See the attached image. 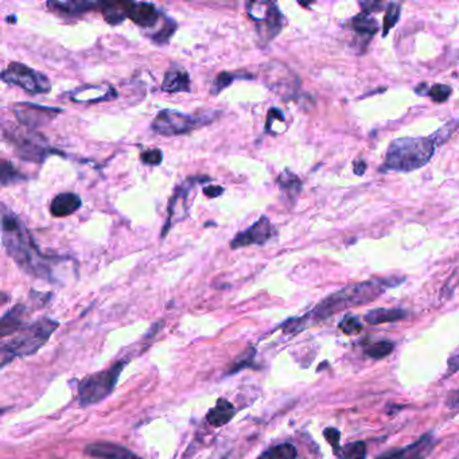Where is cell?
Wrapping results in <instances>:
<instances>
[{
    "instance_id": "8fae6325",
    "label": "cell",
    "mask_w": 459,
    "mask_h": 459,
    "mask_svg": "<svg viewBox=\"0 0 459 459\" xmlns=\"http://www.w3.org/2000/svg\"><path fill=\"white\" fill-rule=\"evenodd\" d=\"M197 178H189L185 182H182L172 194V200L169 202L167 208V221L165 224L163 232L160 233L162 237L167 234V232L172 230V225L182 218L188 216V209H189V195L192 193L194 186L197 185Z\"/></svg>"
},
{
    "instance_id": "83f0119b",
    "label": "cell",
    "mask_w": 459,
    "mask_h": 459,
    "mask_svg": "<svg viewBox=\"0 0 459 459\" xmlns=\"http://www.w3.org/2000/svg\"><path fill=\"white\" fill-rule=\"evenodd\" d=\"M416 92L419 95H428L435 103H444L449 100V97L451 96L453 89H451V86L443 85V84H435L431 88H427V85L421 84L419 85V88H416Z\"/></svg>"
},
{
    "instance_id": "1f68e13d",
    "label": "cell",
    "mask_w": 459,
    "mask_h": 459,
    "mask_svg": "<svg viewBox=\"0 0 459 459\" xmlns=\"http://www.w3.org/2000/svg\"><path fill=\"white\" fill-rule=\"evenodd\" d=\"M23 176L20 175V172L7 160H1L0 165V182L3 186H7L13 182L20 181Z\"/></svg>"
},
{
    "instance_id": "603a6c76",
    "label": "cell",
    "mask_w": 459,
    "mask_h": 459,
    "mask_svg": "<svg viewBox=\"0 0 459 459\" xmlns=\"http://www.w3.org/2000/svg\"><path fill=\"white\" fill-rule=\"evenodd\" d=\"M349 29L353 30L356 34L361 36V37H373L376 36V33L379 31V23L375 18H372L370 15L361 13L356 17H353L352 20H349L347 23Z\"/></svg>"
},
{
    "instance_id": "8992f818",
    "label": "cell",
    "mask_w": 459,
    "mask_h": 459,
    "mask_svg": "<svg viewBox=\"0 0 459 459\" xmlns=\"http://www.w3.org/2000/svg\"><path fill=\"white\" fill-rule=\"evenodd\" d=\"M247 13L255 20L260 47H266L271 40L276 38L285 26V17L275 3L249 1Z\"/></svg>"
},
{
    "instance_id": "f35d334b",
    "label": "cell",
    "mask_w": 459,
    "mask_h": 459,
    "mask_svg": "<svg viewBox=\"0 0 459 459\" xmlns=\"http://www.w3.org/2000/svg\"><path fill=\"white\" fill-rule=\"evenodd\" d=\"M324 435H325L326 440L331 444L334 453L338 451L340 447H341V446H340V438H341L340 431H338L337 428L329 427V428H326L325 431H324Z\"/></svg>"
},
{
    "instance_id": "ab89813d",
    "label": "cell",
    "mask_w": 459,
    "mask_h": 459,
    "mask_svg": "<svg viewBox=\"0 0 459 459\" xmlns=\"http://www.w3.org/2000/svg\"><path fill=\"white\" fill-rule=\"evenodd\" d=\"M285 120H286V117H285L282 111H279L278 108H272V110H269V112H268L267 115V123H266V131L269 133V130L272 128L273 123H276V121H279V123H285Z\"/></svg>"
},
{
    "instance_id": "5b68a950",
    "label": "cell",
    "mask_w": 459,
    "mask_h": 459,
    "mask_svg": "<svg viewBox=\"0 0 459 459\" xmlns=\"http://www.w3.org/2000/svg\"><path fill=\"white\" fill-rule=\"evenodd\" d=\"M127 363L128 360H121L107 370L97 372L95 375H89L84 377L78 384L80 404L82 407H86L103 402L105 398H108L112 393L119 380V376Z\"/></svg>"
},
{
    "instance_id": "ee69618b",
    "label": "cell",
    "mask_w": 459,
    "mask_h": 459,
    "mask_svg": "<svg viewBox=\"0 0 459 459\" xmlns=\"http://www.w3.org/2000/svg\"><path fill=\"white\" fill-rule=\"evenodd\" d=\"M223 192H224V189H223L221 186H216V185H211V186H206V188L204 189V193H205V195H206V197H209V198H214V197H218V195H221V194H223Z\"/></svg>"
},
{
    "instance_id": "d6a6232c",
    "label": "cell",
    "mask_w": 459,
    "mask_h": 459,
    "mask_svg": "<svg viewBox=\"0 0 459 459\" xmlns=\"http://www.w3.org/2000/svg\"><path fill=\"white\" fill-rule=\"evenodd\" d=\"M393 352V344L392 343H377V344L370 345L369 347H366L365 353L366 356H369L373 360H382L388 357L391 353Z\"/></svg>"
},
{
    "instance_id": "3957f363",
    "label": "cell",
    "mask_w": 459,
    "mask_h": 459,
    "mask_svg": "<svg viewBox=\"0 0 459 459\" xmlns=\"http://www.w3.org/2000/svg\"><path fill=\"white\" fill-rule=\"evenodd\" d=\"M438 143L428 137H400L393 140L385 153L382 172H411L426 166L437 151Z\"/></svg>"
},
{
    "instance_id": "b9f144b4",
    "label": "cell",
    "mask_w": 459,
    "mask_h": 459,
    "mask_svg": "<svg viewBox=\"0 0 459 459\" xmlns=\"http://www.w3.org/2000/svg\"><path fill=\"white\" fill-rule=\"evenodd\" d=\"M446 405L451 409H458L459 408V389L450 393V396L446 399Z\"/></svg>"
},
{
    "instance_id": "e0dca14e",
    "label": "cell",
    "mask_w": 459,
    "mask_h": 459,
    "mask_svg": "<svg viewBox=\"0 0 459 459\" xmlns=\"http://www.w3.org/2000/svg\"><path fill=\"white\" fill-rule=\"evenodd\" d=\"M115 96V89L111 85H88L73 91L70 98L77 103H100Z\"/></svg>"
},
{
    "instance_id": "5bb4252c",
    "label": "cell",
    "mask_w": 459,
    "mask_h": 459,
    "mask_svg": "<svg viewBox=\"0 0 459 459\" xmlns=\"http://www.w3.org/2000/svg\"><path fill=\"white\" fill-rule=\"evenodd\" d=\"M434 444H435V440L432 438V435L424 434L415 443H412L404 449H400V450L391 451L377 459H426L431 454Z\"/></svg>"
},
{
    "instance_id": "d6986e66",
    "label": "cell",
    "mask_w": 459,
    "mask_h": 459,
    "mask_svg": "<svg viewBox=\"0 0 459 459\" xmlns=\"http://www.w3.org/2000/svg\"><path fill=\"white\" fill-rule=\"evenodd\" d=\"M82 205L81 197L76 193H61L53 198L50 205V213L54 217H68L76 213Z\"/></svg>"
},
{
    "instance_id": "bcb514c9",
    "label": "cell",
    "mask_w": 459,
    "mask_h": 459,
    "mask_svg": "<svg viewBox=\"0 0 459 459\" xmlns=\"http://www.w3.org/2000/svg\"><path fill=\"white\" fill-rule=\"evenodd\" d=\"M221 459H227V457H223Z\"/></svg>"
},
{
    "instance_id": "9c48e42d",
    "label": "cell",
    "mask_w": 459,
    "mask_h": 459,
    "mask_svg": "<svg viewBox=\"0 0 459 459\" xmlns=\"http://www.w3.org/2000/svg\"><path fill=\"white\" fill-rule=\"evenodd\" d=\"M1 80L7 84L20 86L31 95L47 93L52 89V82L46 75L37 72L33 68H29L27 65L20 62H11L3 70Z\"/></svg>"
},
{
    "instance_id": "4dcf8cb0",
    "label": "cell",
    "mask_w": 459,
    "mask_h": 459,
    "mask_svg": "<svg viewBox=\"0 0 459 459\" xmlns=\"http://www.w3.org/2000/svg\"><path fill=\"white\" fill-rule=\"evenodd\" d=\"M402 14V4L400 3H389L385 10L383 22V37H386L391 29L396 26V23L400 20Z\"/></svg>"
},
{
    "instance_id": "4316f807",
    "label": "cell",
    "mask_w": 459,
    "mask_h": 459,
    "mask_svg": "<svg viewBox=\"0 0 459 459\" xmlns=\"http://www.w3.org/2000/svg\"><path fill=\"white\" fill-rule=\"evenodd\" d=\"M100 8L105 20L111 24L121 23L127 18L126 3H100Z\"/></svg>"
},
{
    "instance_id": "2e32d148",
    "label": "cell",
    "mask_w": 459,
    "mask_h": 459,
    "mask_svg": "<svg viewBox=\"0 0 459 459\" xmlns=\"http://www.w3.org/2000/svg\"><path fill=\"white\" fill-rule=\"evenodd\" d=\"M126 14L127 18H130L140 27H153L162 17L153 4L143 1L126 3Z\"/></svg>"
},
{
    "instance_id": "7c38bea8",
    "label": "cell",
    "mask_w": 459,
    "mask_h": 459,
    "mask_svg": "<svg viewBox=\"0 0 459 459\" xmlns=\"http://www.w3.org/2000/svg\"><path fill=\"white\" fill-rule=\"evenodd\" d=\"M276 234L275 227L266 216H262L248 230H243L230 241L233 249L244 248L249 246H264Z\"/></svg>"
},
{
    "instance_id": "d4e9b609",
    "label": "cell",
    "mask_w": 459,
    "mask_h": 459,
    "mask_svg": "<svg viewBox=\"0 0 459 459\" xmlns=\"http://www.w3.org/2000/svg\"><path fill=\"white\" fill-rule=\"evenodd\" d=\"M276 183L283 194H286L289 198H295L301 190H302V181L301 178L289 170L280 172V175L276 179Z\"/></svg>"
},
{
    "instance_id": "8d00e7d4",
    "label": "cell",
    "mask_w": 459,
    "mask_h": 459,
    "mask_svg": "<svg viewBox=\"0 0 459 459\" xmlns=\"http://www.w3.org/2000/svg\"><path fill=\"white\" fill-rule=\"evenodd\" d=\"M458 126L459 121H457V120H451L450 123H447V124H444L443 127H440L439 130H438L435 134H432V136H434L435 140H437V143H438V146L443 144L444 142H447V140L450 139V136L454 134V131L457 130Z\"/></svg>"
},
{
    "instance_id": "f6af8a7d",
    "label": "cell",
    "mask_w": 459,
    "mask_h": 459,
    "mask_svg": "<svg viewBox=\"0 0 459 459\" xmlns=\"http://www.w3.org/2000/svg\"><path fill=\"white\" fill-rule=\"evenodd\" d=\"M353 170H354L356 175H363L366 172V163L363 162V159H357L353 163Z\"/></svg>"
},
{
    "instance_id": "7402d4cb",
    "label": "cell",
    "mask_w": 459,
    "mask_h": 459,
    "mask_svg": "<svg viewBox=\"0 0 459 459\" xmlns=\"http://www.w3.org/2000/svg\"><path fill=\"white\" fill-rule=\"evenodd\" d=\"M26 314V306L24 305H17L13 307L7 314L3 315L1 318V338L7 337V336H13L17 331H20V329L24 326L23 324V315Z\"/></svg>"
},
{
    "instance_id": "6da1fadb",
    "label": "cell",
    "mask_w": 459,
    "mask_h": 459,
    "mask_svg": "<svg viewBox=\"0 0 459 459\" xmlns=\"http://www.w3.org/2000/svg\"><path fill=\"white\" fill-rule=\"evenodd\" d=\"M3 246L18 267L31 276L54 282V264L61 260L47 257L40 253L24 224L13 211L3 206L1 214Z\"/></svg>"
},
{
    "instance_id": "d590c367",
    "label": "cell",
    "mask_w": 459,
    "mask_h": 459,
    "mask_svg": "<svg viewBox=\"0 0 459 459\" xmlns=\"http://www.w3.org/2000/svg\"><path fill=\"white\" fill-rule=\"evenodd\" d=\"M340 329L344 331L345 334L353 336V334H359L363 330V324L357 317L353 315H347L345 317L344 319L340 324Z\"/></svg>"
},
{
    "instance_id": "74e56055",
    "label": "cell",
    "mask_w": 459,
    "mask_h": 459,
    "mask_svg": "<svg viewBox=\"0 0 459 459\" xmlns=\"http://www.w3.org/2000/svg\"><path fill=\"white\" fill-rule=\"evenodd\" d=\"M140 159L144 165H151V166H158L162 163L163 159V153L159 149L153 150H147L140 153Z\"/></svg>"
},
{
    "instance_id": "7bdbcfd3",
    "label": "cell",
    "mask_w": 459,
    "mask_h": 459,
    "mask_svg": "<svg viewBox=\"0 0 459 459\" xmlns=\"http://www.w3.org/2000/svg\"><path fill=\"white\" fill-rule=\"evenodd\" d=\"M459 370V353H457L454 357L450 359L449 361V366H447V376L454 375L456 372Z\"/></svg>"
},
{
    "instance_id": "f1b7e54d",
    "label": "cell",
    "mask_w": 459,
    "mask_h": 459,
    "mask_svg": "<svg viewBox=\"0 0 459 459\" xmlns=\"http://www.w3.org/2000/svg\"><path fill=\"white\" fill-rule=\"evenodd\" d=\"M334 454L338 459H363L366 457V444L363 442H353L340 447Z\"/></svg>"
},
{
    "instance_id": "52a82bcc",
    "label": "cell",
    "mask_w": 459,
    "mask_h": 459,
    "mask_svg": "<svg viewBox=\"0 0 459 459\" xmlns=\"http://www.w3.org/2000/svg\"><path fill=\"white\" fill-rule=\"evenodd\" d=\"M4 136L15 149L17 155L30 162H43L49 155L54 153L46 143L42 135L37 134L34 130L30 128H18L10 126V128L3 130Z\"/></svg>"
},
{
    "instance_id": "ffe728a7",
    "label": "cell",
    "mask_w": 459,
    "mask_h": 459,
    "mask_svg": "<svg viewBox=\"0 0 459 459\" xmlns=\"http://www.w3.org/2000/svg\"><path fill=\"white\" fill-rule=\"evenodd\" d=\"M236 407L227 399H218L217 404L211 408L206 415V421L213 427H223L228 424L236 415Z\"/></svg>"
},
{
    "instance_id": "4fadbf2b",
    "label": "cell",
    "mask_w": 459,
    "mask_h": 459,
    "mask_svg": "<svg viewBox=\"0 0 459 459\" xmlns=\"http://www.w3.org/2000/svg\"><path fill=\"white\" fill-rule=\"evenodd\" d=\"M266 81L268 88L282 96H292L298 89V78L282 63H268Z\"/></svg>"
},
{
    "instance_id": "60d3db41",
    "label": "cell",
    "mask_w": 459,
    "mask_h": 459,
    "mask_svg": "<svg viewBox=\"0 0 459 459\" xmlns=\"http://www.w3.org/2000/svg\"><path fill=\"white\" fill-rule=\"evenodd\" d=\"M360 6L363 8V13L370 15L372 13H380L383 11L384 3L382 1H376V0H372V1H360Z\"/></svg>"
},
{
    "instance_id": "836d02e7",
    "label": "cell",
    "mask_w": 459,
    "mask_h": 459,
    "mask_svg": "<svg viewBox=\"0 0 459 459\" xmlns=\"http://www.w3.org/2000/svg\"><path fill=\"white\" fill-rule=\"evenodd\" d=\"M255 356H256V350H255V347H249V349H247L240 357L236 359V361L233 363L232 368L230 369V375L237 373L239 370H241V369H244V368L252 366V363H253Z\"/></svg>"
},
{
    "instance_id": "ac0fdd59",
    "label": "cell",
    "mask_w": 459,
    "mask_h": 459,
    "mask_svg": "<svg viewBox=\"0 0 459 459\" xmlns=\"http://www.w3.org/2000/svg\"><path fill=\"white\" fill-rule=\"evenodd\" d=\"M162 91L169 93H178V92H189L190 91V77L189 73L178 65H172V68L166 72Z\"/></svg>"
},
{
    "instance_id": "44dd1931",
    "label": "cell",
    "mask_w": 459,
    "mask_h": 459,
    "mask_svg": "<svg viewBox=\"0 0 459 459\" xmlns=\"http://www.w3.org/2000/svg\"><path fill=\"white\" fill-rule=\"evenodd\" d=\"M405 317H408V313L402 308H375L368 311L363 319L369 325H383L402 321Z\"/></svg>"
},
{
    "instance_id": "f546056e",
    "label": "cell",
    "mask_w": 459,
    "mask_h": 459,
    "mask_svg": "<svg viewBox=\"0 0 459 459\" xmlns=\"http://www.w3.org/2000/svg\"><path fill=\"white\" fill-rule=\"evenodd\" d=\"M241 78H252L250 75H239V73H230V72H223L218 76L214 78L213 84H211V95H218L221 93L225 88H228L230 85L233 84V81L236 80H241Z\"/></svg>"
},
{
    "instance_id": "ba28073f",
    "label": "cell",
    "mask_w": 459,
    "mask_h": 459,
    "mask_svg": "<svg viewBox=\"0 0 459 459\" xmlns=\"http://www.w3.org/2000/svg\"><path fill=\"white\" fill-rule=\"evenodd\" d=\"M214 116L186 115L172 110H162L155 116L151 128L153 133L162 136H178L188 134L194 128L208 124Z\"/></svg>"
},
{
    "instance_id": "e575fe53",
    "label": "cell",
    "mask_w": 459,
    "mask_h": 459,
    "mask_svg": "<svg viewBox=\"0 0 459 459\" xmlns=\"http://www.w3.org/2000/svg\"><path fill=\"white\" fill-rule=\"evenodd\" d=\"M175 29H176L175 22L172 20H169V18H166V22H165L163 29H160L156 34H153V40H155L156 43H159V45H162V43H167V42L170 40V38H172V34H174V31H175Z\"/></svg>"
},
{
    "instance_id": "30bf717a",
    "label": "cell",
    "mask_w": 459,
    "mask_h": 459,
    "mask_svg": "<svg viewBox=\"0 0 459 459\" xmlns=\"http://www.w3.org/2000/svg\"><path fill=\"white\" fill-rule=\"evenodd\" d=\"M13 112L23 127L36 130L52 121L58 114L62 112V110L53 107H43L33 103H18L13 107Z\"/></svg>"
},
{
    "instance_id": "9a60e30c",
    "label": "cell",
    "mask_w": 459,
    "mask_h": 459,
    "mask_svg": "<svg viewBox=\"0 0 459 459\" xmlns=\"http://www.w3.org/2000/svg\"><path fill=\"white\" fill-rule=\"evenodd\" d=\"M85 454L98 459H143L130 449L111 442L91 443L85 447Z\"/></svg>"
},
{
    "instance_id": "cb8c5ba5",
    "label": "cell",
    "mask_w": 459,
    "mask_h": 459,
    "mask_svg": "<svg viewBox=\"0 0 459 459\" xmlns=\"http://www.w3.org/2000/svg\"><path fill=\"white\" fill-rule=\"evenodd\" d=\"M50 8L56 13H62L65 15H76L80 13H86L100 7V3L95 1H50L47 3Z\"/></svg>"
},
{
    "instance_id": "484cf974",
    "label": "cell",
    "mask_w": 459,
    "mask_h": 459,
    "mask_svg": "<svg viewBox=\"0 0 459 459\" xmlns=\"http://www.w3.org/2000/svg\"><path fill=\"white\" fill-rule=\"evenodd\" d=\"M296 447L291 443H282L267 449L257 459H296Z\"/></svg>"
},
{
    "instance_id": "277c9868",
    "label": "cell",
    "mask_w": 459,
    "mask_h": 459,
    "mask_svg": "<svg viewBox=\"0 0 459 459\" xmlns=\"http://www.w3.org/2000/svg\"><path fill=\"white\" fill-rule=\"evenodd\" d=\"M58 325L57 321L40 318L33 324L23 326L8 341L1 345V366L17 357L36 354L57 330Z\"/></svg>"
},
{
    "instance_id": "7a4b0ae2",
    "label": "cell",
    "mask_w": 459,
    "mask_h": 459,
    "mask_svg": "<svg viewBox=\"0 0 459 459\" xmlns=\"http://www.w3.org/2000/svg\"><path fill=\"white\" fill-rule=\"evenodd\" d=\"M384 285H385V280H380V282L368 280V282L341 288L337 292L329 295L305 317L287 321L285 324V327H286L285 330L296 331V329L301 330L308 319L322 321V319H326L349 307L363 306L366 303H370L372 301L377 299L383 294Z\"/></svg>"
}]
</instances>
